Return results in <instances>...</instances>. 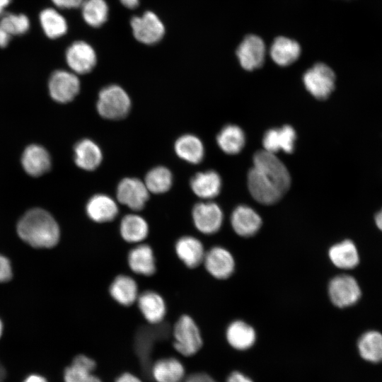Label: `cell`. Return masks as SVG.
<instances>
[{"label": "cell", "instance_id": "cell-45", "mask_svg": "<svg viewBox=\"0 0 382 382\" xmlns=\"http://www.w3.org/2000/svg\"><path fill=\"white\" fill-rule=\"evenodd\" d=\"M121 4L128 8H135L138 6L139 0H120Z\"/></svg>", "mask_w": 382, "mask_h": 382}, {"label": "cell", "instance_id": "cell-46", "mask_svg": "<svg viewBox=\"0 0 382 382\" xmlns=\"http://www.w3.org/2000/svg\"><path fill=\"white\" fill-rule=\"evenodd\" d=\"M12 0H0V17L5 13L6 8L9 6Z\"/></svg>", "mask_w": 382, "mask_h": 382}, {"label": "cell", "instance_id": "cell-7", "mask_svg": "<svg viewBox=\"0 0 382 382\" xmlns=\"http://www.w3.org/2000/svg\"><path fill=\"white\" fill-rule=\"evenodd\" d=\"M48 89L54 100L66 103L74 100L78 95L80 91V81L74 72L57 70L49 79Z\"/></svg>", "mask_w": 382, "mask_h": 382}, {"label": "cell", "instance_id": "cell-24", "mask_svg": "<svg viewBox=\"0 0 382 382\" xmlns=\"http://www.w3.org/2000/svg\"><path fill=\"white\" fill-rule=\"evenodd\" d=\"M190 187L197 197L212 199L219 194L221 180L219 175L214 170L200 172L192 178Z\"/></svg>", "mask_w": 382, "mask_h": 382}, {"label": "cell", "instance_id": "cell-6", "mask_svg": "<svg viewBox=\"0 0 382 382\" xmlns=\"http://www.w3.org/2000/svg\"><path fill=\"white\" fill-rule=\"evenodd\" d=\"M133 35L145 45L158 42L165 34V27L160 18L152 11H146L140 16H134L130 21Z\"/></svg>", "mask_w": 382, "mask_h": 382}, {"label": "cell", "instance_id": "cell-27", "mask_svg": "<svg viewBox=\"0 0 382 382\" xmlns=\"http://www.w3.org/2000/svg\"><path fill=\"white\" fill-rule=\"evenodd\" d=\"M272 60L279 66H288L299 57L301 47L297 42L285 37H277L270 47Z\"/></svg>", "mask_w": 382, "mask_h": 382}, {"label": "cell", "instance_id": "cell-29", "mask_svg": "<svg viewBox=\"0 0 382 382\" xmlns=\"http://www.w3.org/2000/svg\"><path fill=\"white\" fill-rule=\"evenodd\" d=\"M151 374L156 382H181L185 369L178 359L166 358L157 361L153 365Z\"/></svg>", "mask_w": 382, "mask_h": 382}, {"label": "cell", "instance_id": "cell-38", "mask_svg": "<svg viewBox=\"0 0 382 382\" xmlns=\"http://www.w3.org/2000/svg\"><path fill=\"white\" fill-rule=\"evenodd\" d=\"M12 277V269L9 260L0 255V282L9 280Z\"/></svg>", "mask_w": 382, "mask_h": 382}, {"label": "cell", "instance_id": "cell-48", "mask_svg": "<svg viewBox=\"0 0 382 382\" xmlns=\"http://www.w3.org/2000/svg\"><path fill=\"white\" fill-rule=\"evenodd\" d=\"M6 376V371L3 366L0 363V382H3Z\"/></svg>", "mask_w": 382, "mask_h": 382}, {"label": "cell", "instance_id": "cell-18", "mask_svg": "<svg viewBox=\"0 0 382 382\" xmlns=\"http://www.w3.org/2000/svg\"><path fill=\"white\" fill-rule=\"evenodd\" d=\"M175 250L178 258L189 268L197 267L203 262L205 255L204 246L194 236H185L178 238Z\"/></svg>", "mask_w": 382, "mask_h": 382}, {"label": "cell", "instance_id": "cell-16", "mask_svg": "<svg viewBox=\"0 0 382 382\" xmlns=\"http://www.w3.org/2000/svg\"><path fill=\"white\" fill-rule=\"evenodd\" d=\"M137 304L144 318L151 325L163 323L166 313V304L157 292L148 290L139 294Z\"/></svg>", "mask_w": 382, "mask_h": 382}, {"label": "cell", "instance_id": "cell-8", "mask_svg": "<svg viewBox=\"0 0 382 382\" xmlns=\"http://www.w3.org/2000/svg\"><path fill=\"white\" fill-rule=\"evenodd\" d=\"M117 201L133 211L144 209L149 198V191L144 182L136 178H125L118 184L116 191Z\"/></svg>", "mask_w": 382, "mask_h": 382}, {"label": "cell", "instance_id": "cell-13", "mask_svg": "<svg viewBox=\"0 0 382 382\" xmlns=\"http://www.w3.org/2000/svg\"><path fill=\"white\" fill-rule=\"evenodd\" d=\"M203 262L214 277L224 279L233 272L235 263L232 255L225 248L215 246L205 253Z\"/></svg>", "mask_w": 382, "mask_h": 382}, {"label": "cell", "instance_id": "cell-4", "mask_svg": "<svg viewBox=\"0 0 382 382\" xmlns=\"http://www.w3.org/2000/svg\"><path fill=\"white\" fill-rule=\"evenodd\" d=\"M173 347L181 354L189 357L197 353L202 345L199 330L188 315L181 316L173 329Z\"/></svg>", "mask_w": 382, "mask_h": 382}, {"label": "cell", "instance_id": "cell-49", "mask_svg": "<svg viewBox=\"0 0 382 382\" xmlns=\"http://www.w3.org/2000/svg\"><path fill=\"white\" fill-rule=\"evenodd\" d=\"M2 330H3V325H2V323L0 320V337L1 335V333H2Z\"/></svg>", "mask_w": 382, "mask_h": 382}, {"label": "cell", "instance_id": "cell-17", "mask_svg": "<svg viewBox=\"0 0 382 382\" xmlns=\"http://www.w3.org/2000/svg\"><path fill=\"white\" fill-rule=\"evenodd\" d=\"M231 223L238 235L242 237H250L259 231L262 225V219L253 209L245 205H240L232 212Z\"/></svg>", "mask_w": 382, "mask_h": 382}, {"label": "cell", "instance_id": "cell-19", "mask_svg": "<svg viewBox=\"0 0 382 382\" xmlns=\"http://www.w3.org/2000/svg\"><path fill=\"white\" fill-rule=\"evenodd\" d=\"M21 163L28 174L40 176L50 168L51 158L45 148L37 144H32L24 150Z\"/></svg>", "mask_w": 382, "mask_h": 382}, {"label": "cell", "instance_id": "cell-2", "mask_svg": "<svg viewBox=\"0 0 382 382\" xmlns=\"http://www.w3.org/2000/svg\"><path fill=\"white\" fill-rule=\"evenodd\" d=\"M17 232L23 241L35 248H52L60 238L56 220L49 212L40 208L28 211L21 218Z\"/></svg>", "mask_w": 382, "mask_h": 382}, {"label": "cell", "instance_id": "cell-23", "mask_svg": "<svg viewBox=\"0 0 382 382\" xmlns=\"http://www.w3.org/2000/svg\"><path fill=\"white\" fill-rule=\"evenodd\" d=\"M109 292L116 302L125 306L132 305L139 296L136 281L125 274H120L113 279Z\"/></svg>", "mask_w": 382, "mask_h": 382}, {"label": "cell", "instance_id": "cell-1", "mask_svg": "<svg viewBox=\"0 0 382 382\" xmlns=\"http://www.w3.org/2000/svg\"><path fill=\"white\" fill-rule=\"evenodd\" d=\"M290 183L287 168L274 154L265 150L255 154L248 186L257 202L263 204L276 203L289 190Z\"/></svg>", "mask_w": 382, "mask_h": 382}, {"label": "cell", "instance_id": "cell-10", "mask_svg": "<svg viewBox=\"0 0 382 382\" xmlns=\"http://www.w3.org/2000/svg\"><path fill=\"white\" fill-rule=\"evenodd\" d=\"M67 65L74 74H86L91 72L97 62L93 48L81 40L71 44L65 53Z\"/></svg>", "mask_w": 382, "mask_h": 382}, {"label": "cell", "instance_id": "cell-40", "mask_svg": "<svg viewBox=\"0 0 382 382\" xmlns=\"http://www.w3.org/2000/svg\"><path fill=\"white\" fill-rule=\"evenodd\" d=\"M184 382H216L212 378L203 373L189 376Z\"/></svg>", "mask_w": 382, "mask_h": 382}, {"label": "cell", "instance_id": "cell-44", "mask_svg": "<svg viewBox=\"0 0 382 382\" xmlns=\"http://www.w3.org/2000/svg\"><path fill=\"white\" fill-rule=\"evenodd\" d=\"M23 382H47L46 378L37 374H31L28 376Z\"/></svg>", "mask_w": 382, "mask_h": 382}, {"label": "cell", "instance_id": "cell-15", "mask_svg": "<svg viewBox=\"0 0 382 382\" xmlns=\"http://www.w3.org/2000/svg\"><path fill=\"white\" fill-rule=\"evenodd\" d=\"M153 327H143L137 332L135 340L136 350L144 367L149 369V354L156 340L163 339L168 333L166 325L159 323Z\"/></svg>", "mask_w": 382, "mask_h": 382}, {"label": "cell", "instance_id": "cell-21", "mask_svg": "<svg viewBox=\"0 0 382 382\" xmlns=\"http://www.w3.org/2000/svg\"><path fill=\"white\" fill-rule=\"evenodd\" d=\"M295 130L289 125L271 129L266 132L262 139L264 150L275 154L283 150L291 153L296 140Z\"/></svg>", "mask_w": 382, "mask_h": 382}, {"label": "cell", "instance_id": "cell-35", "mask_svg": "<svg viewBox=\"0 0 382 382\" xmlns=\"http://www.w3.org/2000/svg\"><path fill=\"white\" fill-rule=\"evenodd\" d=\"M81 6L82 17L90 26L98 28L106 22L109 9L105 0H83Z\"/></svg>", "mask_w": 382, "mask_h": 382}, {"label": "cell", "instance_id": "cell-42", "mask_svg": "<svg viewBox=\"0 0 382 382\" xmlns=\"http://www.w3.org/2000/svg\"><path fill=\"white\" fill-rule=\"evenodd\" d=\"M11 37L12 36L0 26V47H6Z\"/></svg>", "mask_w": 382, "mask_h": 382}, {"label": "cell", "instance_id": "cell-31", "mask_svg": "<svg viewBox=\"0 0 382 382\" xmlns=\"http://www.w3.org/2000/svg\"><path fill=\"white\" fill-rule=\"evenodd\" d=\"M228 343L235 349L244 350L250 348L255 341L254 329L242 320L232 322L227 328Z\"/></svg>", "mask_w": 382, "mask_h": 382}, {"label": "cell", "instance_id": "cell-9", "mask_svg": "<svg viewBox=\"0 0 382 382\" xmlns=\"http://www.w3.org/2000/svg\"><path fill=\"white\" fill-rule=\"evenodd\" d=\"M328 292L332 303L339 308L354 304L361 296V290L357 282L347 274L334 277L330 282Z\"/></svg>", "mask_w": 382, "mask_h": 382}, {"label": "cell", "instance_id": "cell-12", "mask_svg": "<svg viewBox=\"0 0 382 382\" xmlns=\"http://www.w3.org/2000/svg\"><path fill=\"white\" fill-rule=\"evenodd\" d=\"M236 54L243 69L248 71L254 70L260 67L264 63L265 44L258 36L248 35L239 45Z\"/></svg>", "mask_w": 382, "mask_h": 382}, {"label": "cell", "instance_id": "cell-41", "mask_svg": "<svg viewBox=\"0 0 382 382\" xmlns=\"http://www.w3.org/2000/svg\"><path fill=\"white\" fill-rule=\"evenodd\" d=\"M227 382H253L249 378L239 372L232 373L228 378Z\"/></svg>", "mask_w": 382, "mask_h": 382}, {"label": "cell", "instance_id": "cell-36", "mask_svg": "<svg viewBox=\"0 0 382 382\" xmlns=\"http://www.w3.org/2000/svg\"><path fill=\"white\" fill-rule=\"evenodd\" d=\"M144 183L149 191L154 194L165 193L173 183V175L169 169L157 166L151 169L145 176Z\"/></svg>", "mask_w": 382, "mask_h": 382}, {"label": "cell", "instance_id": "cell-34", "mask_svg": "<svg viewBox=\"0 0 382 382\" xmlns=\"http://www.w3.org/2000/svg\"><path fill=\"white\" fill-rule=\"evenodd\" d=\"M217 143L223 151L228 154H238L244 146L243 131L237 125L225 126L217 135Z\"/></svg>", "mask_w": 382, "mask_h": 382}, {"label": "cell", "instance_id": "cell-32", "mask_svg": "<svg viewBox=\"0 0 382 382\" xmlns=\"http://www.w3.org/2000/svg\"><path fill=\"white\" fill-rule=\"evenodd\" d=\"M332 262L341 269H352L359 262V255L355 245L349 240L332 245L329 250Z\"/></svg>", "mask_w": 382, "mask_h": 382}, {"label": "cell", "instance_id": "cell-25", "mask_svg": "<svg viewBox=\"0 0 382 382\" xmlns=\"http://www.w3.org/2000/svg\"><path fill=\"white\" fill-rule=\"evenodd\" d=\"M149 225L140 215L129 214L123 216L120 224V233L124 241L140 243L149 234Z\"/></svg>", "mask_w": 382, "mask_h": 382}, {"label": "cell", "instance_id": "cell-20", "mask_svg": "<svg viewBox=\"0 0 382 382\" xmlns=\"http://www.w3.org/2000/svg\"><path fill=\"white\" fill-rule=\"evenodd\" d=\"M131 270L140 275L149 277L156 270V259L152 248L147 244H139L131 249L127 256Z\"/></svg>", "mask_w": 382, "mask_h": 382}, {"label": "cell", "instance_id": "cell-47", "mask_svg": "<svg viewBox=\"0 0 382 382\" xmlns=\"http://www.w3.org/2000/svg\"><path fill=\"white\" fill-rule=\"evenodd\" d=\"M375 220L378 228L382 231V209L376 215Z\"/></svg>", "mask_w": 382, "mask_h": 382}, {"label": "cell", "instance_id": "cell-26", "mask_svg": "<svg viewBox=\"0 0 382 382\" xmlns=\"http://www.w3.org/2000/svg\"><path fill=\"white\" fill-rule=\"evenodd\" d=\"M96 362L85 355H78L64 373V382H102L92 374Z\"/></svg>", "mask_w": 382, "mask_h": 382}, {"label": "cell", "instance_id": "cell-37", "mask_svg": "<svg viewBox=\"0 0 382 382\" xmlns=\"http://www.w3.org/2000/svg\"><path fill=\"white\" fill-rule=\"evenodd\" d=\"M30 25L29 18L23 13H4L0 17V26L11 36L25 34Z\"/></svg>", "mask_w": 382, "mask_h": 382}, {"label": "cell", "instance_id": "cell-14", "mask_svg": "<svg viewBox=\"0 0 382 382\" xmlns=\"http://www.w3.org/2000/svg\"><path fill=\"white\" fill-rule=\"evenodd\" d=\"M86 212L91 220L102 224L113 221L119 209L112 197L105 194H96L87 202Z\"/></svg>", "mask_w": 382, "mask_h": 382}, {"label": "cell", "instance_id": "cell-39", "mask_svg": "<svg viewBox=\"0 0 382 382\" xmlns=\"http://www.w3.org/2000/svg\"><path fill=\"white\" fill-rule=\"evenodd\" d=\"M58 8L70 9L78 8L81 6L83 0H51Z\"/></svg>", "mask_w": 382, "mask_h": 382}, {"label": "cell", "instance_id": "cell-33", "mask_svg": "<svg viewBox=\"0 0 382 382\" xmlns=\"http://www.w3.org/2000/svg\"><path fill=\"white\" fill-rule=\"evenodd\" d=\"M360 356L372 363L382 361V335L377 331L364 333L358 341Z\"/></svg>", "mask_w": 382, "mask_h": 382}, {"label": "cell", "instance_id": "cell-22", "mask_svg": "<svg viewBox=\"0 0 382 382\" xmlns=\"http://www.w3.org/2000/svg\"><path fill=\"white\" fill-rule=\"evenodd\" d=\"M74 150L75 163L83 170H93L99 166L103 160L100 147L89 139L78 141Z\"/></svg>", "mask_w": 382, "mask_h": 382}, {"label": "cell", "instance_id": "cell-28", "mask_svg": "<svg viewBox=\"0 0 382 382\" xmlns=\"http://www.w3.org/2000/svg\"><path fill=\"white\" fill-rule=\"evenodd\" d=\"M174 148L178 157L190 163H199L204 155L203 144L198 137L192 134L180 137L176 140Z\"/></svg>", "mask_w": 382, "mask_h": 382}, {"label": "cell", "instance_id": "cell-30", "mask_svg": "<svg viewBox=\"0 0 382 382\" xmlns=\"http://www.w3.org/2000/svg\"><path fill=\"white\" fill-rule=\"evenodd\" d=\"M41 28L50 39H57L65 35L68 25L65 18L56 9L47 8L39 15Z\"/></svg>", "mask_w": 382, "mask_h": 382}, {"label": "cell", "instance_id": "cell-3", "mask_svg": "<svg viewBox=\"0 0 382 382\" xmlns=\"http://www.w3.org/2000/svg\"><path fill=\"white\" fill-rule=\"evenodd\" d=\"M98 114L108 120H120L129 113L131 100L120 86L112 84L100 90L96 104Z\"/></svg>", "mask_w": 382, "mask_h": 382}, {"label": "cell", "instance_id": "cell-11", "mask_svg": "<svg viewBox=\"0 0 382 382\" xmlns=\"http://www.w3.org/2000/svg\"><path fill=\"white\" fill-rule=\"evenodd\" d=\"M192 220L196 228L204 234H213L221 228L223 213L214 202L197 203L192 209Z\"/></svg>", "mask_w": 382, "mask_h": 382}, {"label": "cell", "instance_id": "cell-5", "mask_svg": "<svg viewBox=\"0 0 382 382\" xmlns=\"http://www.w3.org/2000/svg\"><path fill=\"white\" fill-rule=\"evenodd\" d=\"M303 81L311 94L323 100L327 98L334 90L335 76L328 65L317 63L305 72Z\"/></svg>", "mask_w": 382, "mask_h": 382}, {"label": "cell", "instance_id": "cell-43", "mask_svg": "<svg viewBox=\"0 0 382 382\" xmlns=\"http://www.w3.org/2000/svg\"><path fill=\"white\" fill-rule=\"evenodd\" d=\"M115 382H141L137 377L134 375L125 373L117 378Z\"/></svg>", "mask_w": 382, "mask_h": 382}]
</instances>
